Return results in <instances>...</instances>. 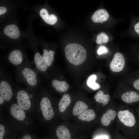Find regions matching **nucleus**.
Returning <instances> with one entry per match:
<instances>
[{"instance_id":"nucleus-1","label":"nucleus","mask_w":139,"mask_h":139,"mask_svg":"<svg viewBox=\"0 0 139 139\" xmlns=\"http://www.w3.org/2000/svg\"><path fill=\"white\" fill-rule=\"evenodd\" d=\"M37 94L29 89L20 88L14 92L15 103L32 119L36 116Z\"/></svg>"},{"instance_id":"nucleus-2","label":"nucleus","mask_w":139,"mask_h":139,"mask_svg":"<svg viewBox=\"0 0 139 139\" xmlns=\"http://www.w3.org/2000/svg\"><path fill=\"white\" fill-rule=\"evenodd\" d=\"M7 111L10 120L17 128L28 129L33 126L32 119L23 109L15 103L8 104Z\"/></svg>"},{"instance_id":"nucleus-3","label":"nucleus","mask_w":139,"mask_h":139,"mask_svg":"<svg viewBox=\"0 0 139 139\" xmlns=\"http://www.w3.org/2000/svg\"><path fill=\"white\" fill-rule=\"evenodd\" d=\"M17 72L18 80L31 91L36 92V89L40 82L36 71L25 64L17 67Z\"/></svg>"},{"instance_id":"nucleus-4","label":"nucleus","mask_w":139,"mask_h":139,"mask_svg":"<svg viewBox=\"0 0 139 139\" xmlns=\"http://www.w3.org/2000/svg\"><path fill=\"white\" fill-rule=\"evenodd\" d=\"M65 56L67 60L75 65L83 63L86 58V52L82 46L76 43L67 45L64 49Z\"/></svg>"},{"instance_id":"nucleus-5","label":"nucleus","mask_w":139,"mask_h":139,"mask_svg":"<svg viewBox=\"0 0 139 139\" xmlns=\"http://www.w3.org/2000/svg\"><path fill=\"white\" fill-rule=\"evenodd\" d=\"M54 115V112L50 100L45 97L41 96L38 94L36 110V116L40 120L41 118L49 121Z\"/></svg>"},{"instance_id":"nucleus-6","label":"nucleus","mask_w":139,"mask_h":139,"mask_svg":"<svg viewBox=\"0 0 139 139\" xmlns=\"http://www.w3.org/2000/svg\"><path fill=\"white\" fill-rule=\"evenodd\" d=\"M0 96L5 102L8 104L11 102L13 97L14 92L9 81L5 78L1 79Z\"/></svg>"},{"instance_id":"nucleus-7","label":"nucleus","mask_w":139,"mask_h":139,"mask_svg":"<svg viewBox=\"0 0 139 139\" xmlns=\"http://www.w3.org/2000/svg\"><path fill=\"white\" fill-rule=\"evenodd\" d=\"M118 116L121 122L126 126L132 127L135 124L136 121L134 115L128 110L119 111Z\"/></svg>"},{"instance_id":"nucleus-8","label":"nucleus","mask_w":139,"mask_h":139,"mask_svg":"<svg viewBox=\"0 0 139 139\" xmlns=\"http://www.w3.org/2000/svg\"><path fill=\"white\" fill-rule=\"evenodd\" d=\"M125 65V60L123 55L118 52L114 55L110 64V68L114 72H118L121 71Z\"/></svg>"},{"instance_id":"nucleus-9","label":"nucleus","mask_w":139,"mask_h":139,"mask_svg":"<svg viewBox=\"0 0 139 139\" xmlns=\"http://www.w3.org/2000/svg\"><path fill=\"white\" fill-rule=\"evenodd\" d=\"M8 60L11 65L18 67L25 64L23 63L22 52L19 50H13L10 53Z\"/></svg>"},{"instance_id":"nucleus-10","label":"nucleus","mask_w":139,"mask_h":139,"mask_svg":"<svg viewBox=\"0 0 139 139\" xmlns=\"http://www.w3.org/2000/svg\"><path fill=\"white\" fill-rule=\"evenodd\" d=\"M107 11L103 9H99L95 12L91 17L92 20L94 23H101L107 21L109 17Z\"/></svg>"},{"instance_id":"nucleus-11","label":"nucleus","mask_w":139,"mask_h":139,"mask_svg":"<svg viewBox=\"0 0 139 139\" xmlns=\"http://www.w3.org/2000/svg\"><path fill=\"white\" fill-rule=\"evenodd\" d=\"M40 15L43 20L48 24L54 25L57 21V16L54 14H49L47 10L45 8H43L40 10Z\"/></svg>"},{"instance_id":"nucleus-12","label":"nucleus","mask_w":139,"mask_h":139,"mask_svg":"<svg viewBox=\"0 0 139 139\" xmlns=\"http://www.w3.org/2000/svg\"><path fill=\"white\" fill-rule=\"evenodd\" d=\"M5 34L13 39H16L19 37L20 32L18 28L14 24H10L6 26L4 29Z\"/></svg>"},{"instance_id":"nucleus-13","label":"nucleus","mask_w":139,"mask_h":139,"mask_svg":"<svg viewBox=\"0 0 139 139\" xmlns=\"http://www.w3.org/2000/svg\"><path fill=\"white\" fill-rule=\"evenodd\" d=\"M116 115V112L114 110L111 109L108 110L102 116L101 120L102 124L105 126H108L111 121L115 119Z\"/></svg>"},{"instance_id":"nucleus-14","label":"nucleus","mask_w":139,"mask_h":139,"mask_svg":"<svg viewBox=\"0 0 139 139\" xmlns=\"http://www.w3.org/2000/svg\"><path fill=\"white\" fill-rule=\"evenodd\" d=\"M121 98L125 102L131 103L139 100V94L135 91H129L124 93Z\"/></svg>"},{"instance_id":"nucleus-15","label":"nucleus","mask_w":139,"mask_h":139,"mask_svg":"<svg viewBox=\"0 0 139 139\" xmlns=\"http://www.w3.org/2000/svg\"><path fill=\"white\" fill-rule=\"evenodd\" d=\"M56 134L59 139H71V136L69 131L64 126L58 127L56 129Z\"/></svg>"},{"instance_id":"nucleus-16","label":"nucleus","mask_w":139,"mask_h":139,"mask_svg":"<svg viewBox=\"0 0 139 139\" xmlns=\"http://www.w3.org/2000/svg\"><path fill=\"white\" fill-rule=\"evenodd\" d=\"M52 85L57 91L65 92L67 90L69 85L65 81H60L56 79H54L52 81Z\"/></svg>"},{"instance_id":"nucleus-17","label":"nucleus","mask_w":139,"mask_h":139,"mask_svg":"<svg viewBox=\"0 0 139 139\" xmlns=\"http://www.w3.org/2000/svg\"><path fill=\"white\" fill-rule=\"evenodd\" d=\"M88 108V106L84 102L77 101L75 104L73 110V114L74 116L79 115Z\"/></svg>"},{"instance_id":"nucleus-18","label":"nucleus","mask_w":139,"mask_h":139,"mask_svg":"<svg viewBox=\"0 0 139 139\" xmlns=\"http://www.w3.org/2000/svg\"><path fill=\"white\" fill-rule=\"evenodd\" d=\"M71 102L70 96L67 94H65L60 100L58 103V108L61 112H64Z\"/></svg>"},{"instance_id":"nucleus-19","label":"nucleus","mask_w":139,"mask_h":139,"mask_svg":"<svg viewBox=\"0 0 139 139\" xmlns=\"http://www.w3.org/2000/svg\"><path fill=\"white\" fill-rule=\"evenodd\" d=\"M95 112L92 109L87 110L78 116L79 119L86 121L93 120L95 119Z\"/></svg>"},{"instance_id":"nucleus-20","label":"nucleus","mask_w":139,"mask_h":139,"mask_svg":"<svg viewBox=\"0 0 139 139\" xmlns=\"http://www.w3.org/2000/svg\"><path fill=\"white\" fill-rule=\"evenodd\" d=\"M96 101L98 102L102 103L105 106L107 104L109 101L110 97L108 94H105L102 90L98 91L94 96Z\"/></svg>"},{"instance_id":"nucleus-21","label":"nucleus","mask_w":139,"mask_h":139,"mask_svg":"<svg viewBox=\"0 0 139 139\" xmlns=\"http://www.w3.org/2000/svg\"><path fill=\"white\" fill-rule=\"evenodd\" d=\"M43 56L48 67L50 66L54 62V55L55 52L52 50L48 51L46 49L43 50Z\"/></svg>"},{"instance_id":"nucleus-22","label":"nucleus","mask_w":139,"mask_h":139,"mask_svg":"<svg viewBox=\"0 0 139 139\" xmlns=\"http://www.w3.org/2000/svg\"><path fill=\"white\" fill-rule=\"evenodd\" d=\"M97 79V75L92 74L90 75L87 80L86 83L87 85L93 90H97L100 87V85L95 82Z\"/></svg>"},{"instance_id":"nucleus-23","label":"nucleus","mask_w":139,"mask_h":139,"mask_svg":"<svg viewBox=\"0 0 139 139\" xmlns=\"http://www.w3.org/2000/svg\"><path fill=\"white\" fill-rule=\"evenodd\" d=\"M109 40V38L106 33L102 32L97 36L96 42L98 44H101L107 42Z\"/></svg>"},{"instance_id":"nucleus-24","label":"nucleus","mask_w":139,"mask_h":139,"mask_svg":"<svg viewBox=\"0 0 139 139\" xmlns=\"http://www.w3.org/2000/svg\"><path fill=\"white\" fill-rule=\"evenodd\" d=\"M108 48L103 45H100L99 47L97 53L99 55H101L103 54H106L108 53Z\"/></svg>"},{"instance_id":"nucleus-25","label":"nucleus","mask_w":139,"mask_h":139,"mask_svg":"<svg viewBox=\"0 0 139 139\" xmlns=\"http://www.w3.org/2000/svg\"><path fill=\"white\" fill-rule=\"evenodd\" d=\"M133 86L136 89L139 90V79H137L134 82Z\"/></svg>"},{"instance_id":"nucleus-26","label":"nucleus","mask_w":139,"mask_h":139,"mask_svg":"<svg viewBox=\"0 0 139 139\" xmlns=\"http://www.w3.org/2000/svg\"><path fill=\"white\" fill-rule=\"evenodd\" d=\"M7 11L6 8L4 6L0 7V15L3 14L5 13Z\"/></svg>"},{"instance_id":"nucleus-27","label":"nucleus","mask_w":139,"mask_h":139,"mask_svg":"<svg viewBox=\"0 0 139 139\" xmlns=\"http://www.w3.org/2000/svg\"><path fill=\"white\" fill-rule=\"evenodd\" d=\"M134 29L136 33L139 34V22L135 24Z\"/></svg>"},{"instance_id":"nucleus-28","label":"nucleus","mask_w":139,"mask_h":139,"mask_svg":"<svg viewBox=\"0 0 139 139\" xmlns=\"http://www.w3.org/2000/svg\"><path fill=\"white\" fill-rule=\"evenodd\" d=\"M22 139H32L31 136L28 134H26L23 135L22 138Z\"/></svg>"},{"instance_id":"nucleus-29","label":"nucleus","mask_w":139,"mask_h":139,"mask_svg":"<svg viewBox=\"0 0 139 139\" xmlns=\"http://www.w3.org/2000/svg\"><path fill=\"white\" fill-rule=\"evenodd\" d=\"M94 139H108V137L107 135H101L96 137Z\"/></svg>"},{"instance_id":"nucleus-30","label":"nucleus","mask_w":139,"mask_h":139,"mask_svg":"<svg viewBox=\"0 0 139 139\" xmlns=\"http://www.w3.org/2000/svg\"><path fill=\"white\" fill-rule=\"evenodd\" d=\"M5 103V102L3 98L1 96H0V105H3V104L4 103Z\"/></svg>"},{"instance_id":"nucleus-31","label":"nucleus","mask_w":139,"mask_h":139,"mask_svg":"<svg viewBox=\"0 0 139 139\" xmlns=\"http://www.w3.org/2000/svg\"></svg>"},{"instance_id":"nucleus-32","label":"nucleus","mask_w":139,"mask_h":139,"mask_svg":"<svg viewBox=\"0 0 139 139\" xmlns=\"http://www.w3.org/2000/svg\"></svg>"}]
</instances>
